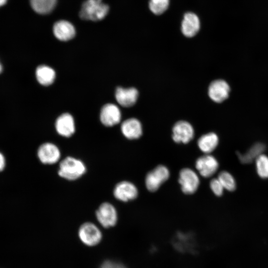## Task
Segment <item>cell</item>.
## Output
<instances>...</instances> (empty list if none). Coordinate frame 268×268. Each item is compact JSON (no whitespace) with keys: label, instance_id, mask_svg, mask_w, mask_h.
Wrapping results in <instances>:
<instances>
[{"label":"cell","instance_id":"1","mask_svg":"<svg viewBox=\"0 0 268 268\" xmlns=\"http://www.w3.org/2000/svg\"><path fill=\"white\" fill-rule=\"evenodd\" d=\"M86 171L85 165L81 160L67 156L60 162L58 173L62 178L74 181L82 176Z\"/></svg>","mask_w":268,"mask_h":268},{"label":"cell","instance_id":"2","mask_svg":"<svg viewBox=\"0 0 268 268\" xmlns=\"http://www.w3.org/2000/svg\"><path fill=\"white\" fill-rule=\"evenodd\" d=\"M109 8L102 0H87L82 5L79 16L84 20H100L107 14Z\"/></svg>","mask_w":268,"mask_h":268},{"label":"cell","instance_id":"3","mask_svg":"<svg viewBox=\"0 0 268 268\" xmlns=\"http://www.w3.org/2000/svg\"><path fill=\"white\" fill-rule=\"evenodd\" d=\"M78 236L82 243L88 247L99 244L103 236L100 229L90 222H85L80 225L78 230Z\"/></svg>","mask_w":268,"mask_h":268},{"label":"cell","instance_id":"4","mask_svg":"<svg viewBox=\"0 0 268 268\" xmlns=\"http://www.w3.org/2000/svg\"><path fill=\"white\" fill-rule=\"evenodd\" d=\"M96 218L105 228L115 226L118 221V213L115 206L110 202L102 203L95 212Z\"/></svg>","mask_w":268,"mask_h":268},{"label":"cell","instance_id":"5","mask_svg":"<svg viewBox=\"0 0 268 268\" xmlns=\"http://www.w3.org/2000/svg\"><path fill=\"white\" fill-rule=\"evenodd\" d=\"M169 176V171L166 166L162 165L156 166L145 177V183L147 189L151 192H155L168 179Z\"/></svg>","mask_w":268,"mask_h":268},{"label":"cell","instance_id":"6","mask_svg":"<svg viewBox=\"0 0 268 268\" xmlns=\"http://www.w3.org/2000/svg\"><path fill=\"white\" fill-rule=\"evenodd\" d=\"M178 181L182 192L188 195L195 193L200 185L197 174L190 168H183L179 173Z\"/></svg>","mask_w":268,"mask_h":268},{"label":"cell","instance_id":"7","mask_svg":"<svg viewBox=\"0 0 268 268\" xmlns=\"http://www.w3.org/2000/svg\"><path fill=\"white\" fill-rule=\"evenodd\" d=\"M37 156L41 163L44 164H54L61 158V151L54 143L46 142L42 143L37 150Z\"/></svg>","mask_w":268,"mask_h":268},{"label":"cell","instance_id":"8","mask_svg":"<svg viewBox=\"0 0 268 268\" xmlns=\"http://www.w3.org/2000/svg\"><path fill=\"white\" fill-rule=\"evenodd\" d=\"M172 138L177 143H188L194 136L192 126L186 121H179L173 127Z\"/></svg>","mask_w":268,"mask_h":268},{"label":"cell","instance_id":"9","mask_svg":"<svg viewBox=\"0 0 268 268\" xmlns=\"http://www.w3.org/2000/svg\"><path fill=\"white\" fill-rule=\"evenodd\" d=\"M114 197L118 200L127 202L135 199L138 195V190L132 183L123 181L117 183L113 190Z\"/></svg>","mask_w":268,"mask_h":268},{"label":"cell","instance_id":"10","mask_svg":"<svg viewBox=\"0 0 268 268\" xmlns=\"http://www.w3.org/2000/svg\"><path fill=\"white\" fill-rule=\"evenodd\" d=\"M195 166L201 176L208 178L216 172L218 163L214 156L206 154L197 159Z\"/></svg>","mask_w":268,"mask_h":268},{"label":"cell","instance_id":"11","mask_svg":"<svg viewBox=\"0 0 268 268\" xmlns=\"http://www.w3.org/2000/svg\"><path fill=\"white\" fill-rule=\"evenodd\" d=\"M230 89L229 85L225 80L217 79L210 84L208 94L212 101L220 103L228 98Z\"/></svg>","mask_w":268,"mask_h":268},{"label":"cell","instance_id":"12","mask_svg":"<svg viewBox=\"0 0 268 268\" xmlns=\"http://www.w3.org/2000/svg\"><path fill=\"white\" fill-rule=\"evenodd\" d=\"M100 119L104 126L109 127L114 126L120 122L121 111L116 105L107 104L101 110Z\"/></svg>","mask_w":268,"mask_h":268},{"label":"cell","instance_id":"13","mask_svg":"<svg viewBox=\"0 0 268 268\" xmlns=\"http://www.w3.org/2000/svg\"><path fill=\"white\" fill-rule=\"evenodd\" d=\"M55 129L59 134L69 137L75 132V128L74 119L69 113H64L56 120Z\"/></svg>","mask_w":268,"mask_h":268},{"label":"cell","instance_id":"14","mask_svg":"<svg viewBox=\"0 0 268 268\" xmlns=\"http://www.w3.org/2000/svg\"><path fill=\"white\" fill-rule=\"evenodd\" d=\"M138 96L137 90L134 87L124 88L118 87L116 90L115 97L118 103L125 107L133 106Z\"/></svg>","mask_w":268,"mask_h":268},{"label":"cell","instance_id":"15","mask_svg":"<svg viewBox=\"0 0 268 268\" xmlns=\"http://www.w3.org/2000/svg\"><path fill=\"white\" fill-rule=\"evenodd\" d=\"M121 132L125 137L129 139L139 138L142 134V125L135 118H130L124 121L121 127Z\"/></svg>","mask_w":268,"mask_h":268},{"label":"cell","instance_id":"16","mask_svg":"<svg viewBox=\"0 0 268 268\" xmlns=\"http://www.w3.org/2000/svg\"><path fill=\"white\" fill-rule=\"evenodd\" d=\"M200 28V21L198 16L193 12L186 13L181 25V31L187 37L196 35Z\"/></svg>","mask_w":268,"mask_h":268},{"label":"cell","instance_id":"17","mask_svg":"<svg viewBox=\"0 0 268 268\" xmlns=\"http://www.w3.org/2000/svg\"><path fill=\"white\" fill-rule=\"evenodd\" d=\"M53 32L58 39L63 41H68L75 35L73 25L66 20H60L55 23L53 26Z\"/></svg>","mask_w":268,"mask_h":268},{"label":"cell","instance_id":"18","mask_svg":"<svg viewBox=\"0 0 268 268\" xmlns=\"http://www.w3.org/2000/svg\"><path fill=\"white\" fill-rule=\"evenodd\" d=\"M218 143V137L214 133L204 134L199 138L197 144L200 149L204 153L213 151Z\"/></svg>","mask_w":268,"mask_h":268},{"label":"cell","instance_id":"19","mask_svg":"<svg viewBox=\"0 0 268 268\" xmlns=\"http://www.w3.org/2000/svg\"><path fill=\"white\" fill-rule=\"evenodd\" d=\"M266 149V145L261 142H257L253 144L244 154L238 152L237 153L240 161L243 164L252 163Z\"/></svg>","mask_w":268,"mask_h":268},{"label":"cell","instance_id":"20","mask_svg":"<svg viewBox=\"0 0 268 268\" xmlns=\"http://www.w3.org/2000/svg\"><path fill=\"white\" fill-rule=\"evenodd\" d=\"M35 73L38 81L44 86L52 84L56 77L55 70L51 67L46 65H41L38 67Z\"/></svg>","mask_w":268,"mask_h":268},{"label":"cell","instance_id":"21","mask_svg":"<svg viewBox=\"0 0 268 268\" xmlns=\"http://www.w3.org/2000/svg\"><path fill=\"white\" fill-rule=\"evenodd\" d=\"M57 0H30L32 8L40 14H47L53 10Z\"/></svg>","mask_w":268,"mask_h":268},{"label":"cell","instance_id":"22","mask_svg":"<svg viewBox=\"0 0 268 268\" xmlns=\"http://www.w3.org/2000/svg\"><path fill=\"white\" fill-rule=\"evenodd\" d=\"M217 179L220 181L224 189L233 191L236 189V182L233 177L227 171L221 172Z\"/></svg>","mask_w":268,"mask_h":268},{"label":"cell","instance_id":"23","mask_svg":"<svg viewBox=\"0 0 268 268\" xmlns=\"http://www.w3.org/2000/svg\"><path fill=\"white\" fill-rule=\"evenodd\" d=\"M256 163L259 176L264 179L268 178V157L261 154L256 160Z\"/></svg>","mask_w":268,"mask_h":268},{"label":"cell","instance_id":"24","mask_svg":"<svg viewBox=\"0 0 268 268\" xmlns=\"http://www.w3.org/2000/svg\"><path fill=\"white\" fill-rule=\"evenodd\" d=\"M169 4V0H150L149 6L153 13L159 15L167 9Z\"/></svg>","mask_w":268,"mask_h":268},{"label":"cell","instance_id":"25","mask_svg":"<svg viewBox=\"0 0 268 268\" xmlns=\"http://www.w3.org/2000/svg\"><path fill=\"white\" fill-rule=\"evenodd\" d=\"M210 188L216 196H221L222 195L224 188L217 178L213 179L211 180Z\"/></svg>","mask_w":268,"mask_h":268},{"label":"cell","instance_id":"26","mask_svg":"<svg viewBox=\"0 0 268 268\" xmlns=\"http://www.w3.org/2000/svg\"><path fill=\"white\" fill-rule=\"evenodd\" d=\"M99 268H128L121 262L105 260L100 266Z\"/></svg>","mask_w":268,"mask_h":268},{"label":"cell","instance_id":"27","mask_svg":"<svg viewBox=\"0 0 268 268\" xmlns=\"http://www.w3.org/2000/svg\"><path fill=\"white\" fill-rule=\"evenodd\" d=\"M5 166V159L3 155L0 152V172L2 171Z\"/></svg>","mask_w":268,"mask_h":268},{"label":"cell","instance_id":"28","mask_svg":"<svg viewBox=\"0 0 268 268\" xmlns=\"http://www.w3.org/2000/svg\"><path fill=\"white\" fill-rule=\"evenodd\" d=\"M7 0H0V6H2L6 2Z\"/></svg>","mask_w":268,"mask_h":268},{"label":"cell","instance_id":"29","mask_svg":"<svg viewBox=\"0 0 268 268\" xmlns=\"http://www.w3.org/2000/svg\"><path fill=\"white\" fill-rule=\"evenodd\" d=\"M2 70V67L1 64L0 63V73L1 72Z\"/></svg>","mask_w":268,"mask_h":268}]
</instances>
